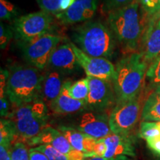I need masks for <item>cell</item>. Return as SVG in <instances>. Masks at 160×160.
<instances>
[{
  "mask_svg": "<svg viewBox=\"0 0 160 160\" xmlns=\"http://www.w3.org/2000/svg\"><path fill=\"white\" fill-rule=\"evenodd\" d=\"M89 93L86 100V109L102 112L116 103L113 84L111 81L88 77Z\"/></svg>",
  "mask_w": 160,
  "mask_h": 160,
  "instance_id": "9",
  "label": "cell"
},
{
  "mask_svg": "<svg viewBox=\"0 0 160 160\" xmlns=\"http://www.w3.org/2000/svg\"><path fill=\"white\" fill-rule=\"evenodd\" d=\"M85 160H135L133 158L126 157V156H120V157H113V158H105V157H93L90 158H86Z\"/></svg>",
  "mask_w": 160,
  "mask_h": 160,
  "instance_id": "39",
  "label": "cell"
},
{
  "mask_svg": "<svg viewBox=\"0 0 160 160\" xmlns=\"http://www.w3.org/2000/svg\"><path fill=\"white\" fill-rule=\"evenodd\" d=\"M157 160H160V157H157Z\"/></svg>",
  "mask_w": 160,
  "mask_h": 160,
  "instance_id": "43",
  "label": "cell"
},
{
  "mask_svg": "<svg viewBox=\"0 0 160 160\" xmlns=\"http://www.w3.org/2000/svg\"><path fill=\"white\" fill-rule=\"evenodd\" d=\"M10 100L7 97L0 99V114L2 117H8L10 114Z\"/></svg>",
  "mask_w": 160,
  "mask_h": 160,
  "instance_id": "35",
  "label": "cell"
},
{
  "mask_svg": "<svg viewBox=\"0 0 160 160\" xmlns=\"http://www.w3.org/2000/svg\"><path fill=\"white\" fill-rule=\"evenodd\" d=\"M153 17H155L156 19H160V9L159 10V11H158L154 16H153Z\"/></svg>",
  "mask_w": 160,
  "mask_h": 160,
  "instance_id": "41",
  "label": "cell"
},
{
  "mask_svg": "<svg viewBox=\"0 0 160 160\" xmlns=\"http://www.w3.org/2000/svg\"><path fill=\"white\" fill-rule=\"evenodd\" d=\"M63 85L61 73L54 70L49 71L44 77L41 99L46 105L50 106L53 101L59 97Z\"/></svg>",
  "mask_w": 160,
  "mask_h": 160,
  "instance_id": "19",
  "label": "cell"
},
{
  "mask_svg": "<svg viewBox=\"0 0 160 160\" xmlns=\"http://www.w3.org/2000/svg\"><path fill=\"white\" fill-rule=\"evenodd\" d=\"M73 42L86 54L109 59L115 53L116 37L111 29L99 21H88L72 33Z\"/></svg>",
  "mask_w": 160,
  "mask_h": 160,
  "instance_id": "3",
  "label": "cell"
},
{
  "mask_svg": "<svg viewBox=\"0 0 160 160\" xmlns=\"http://www.w3.org/2000/svg\"><path fill=\"white\" fill-rule=\"evenodd\" d=\"M102 139L107 146V151L104 157L105 158H113L120 156L134 158L137 155L134 142L129 134H116L112 133Z\"/></svg>",
  "mask_w": 160,
  "mask_h": 160,
  "instance_id": "15",
  "label": "cell"
},
{
  "mask_svg": "<svg viewBox=\"0 0 160 160\" xmlns=\"http://www.w3.org/2000/svg\"><path fill=\"white\" fill-rule=\"evenodd\" d=\"M142 52L146 63L151 62L160 56V19L150 17L148 25L141 41Z\"/></svg>",
  "mask_w": 160,
  "mask_h": 160,
  "instance_id": "12",
  "label": "cell"
},
{
  "mask_svg": "<svg viewBox=\"0 0 160 160\" xmlns=\"http://www.w3.org/2000/svg\"><path fill=\"white\" fill-rule=\"evenodd\" d=\"M134 0H105V9L109 12L129 5Z\"/></svg>",
  "mask_w": 160,
  "mask_h": 160,
  "instance_id": "31",
  "label": "cell"
},
{
  "mask_svg": "<svg viewBox=\"0 0 160 160\" xmlns=\"http://www.w3.org/2000/svg\"><path fill=\"white\" fill-rule=\"evenodd\" d=\"M77 129L97 139H103L112 133L107 115L97 111L86 112L82 115Z\"/></svg>",
  "mask_w": 160,
  "mask_h": 160,
  "instance_id": "11",
  "label": "cell"
},
{
  "mask_svg": "<svg viewBox=\"0 0 160 160\" xmlns=\"http://www.w3.org/2000/svg\"><path fill=\"white\" fill-rule=\"evenodd\" d=\"M8 78V71L5 69H1L0 73V97L1 98L6 97V88H7Z\"/></svg>",
  "mask_w": 160,
  "mask_h": 160,
  "instance_id": "33",
  "label": "cell"
},
{
  "mask_svg": "<svg viewBox=\"0 0 160 160\" xmlns=\"http://www.w3.org/2000/svg\"><path fill=\"white\" fill-rule=\"evenodd\" d=\"M30 145H50L57 151L67 156L73 148L68 140L59 130L47 126L37 137L28 142Z\"/></svg>",
  "mask_w": 160,
  "mask_h": 160,
  "instance_id": "16",
  "label": "cell"
},
{
  "mask_svg": "<svg viewBox=\"0 0 160 160\" xmlns=\"http://www.w3.org/2000/svg\"><path fill=\"white\" fill-rule=\"evenodd\" d=\"M48 117L47 105L39 99L17 107L8 117L14 125L16 139L28 142L47 127Z\"/></svg>",
  "mask_w": 160,
  "mask_h": 160,
  "instance_id": "5",
  "label": "cell"
},
{
  "mask_svg": "<svg viewBox=\"0 0 160 160\" xmlns=\"http://www.w3.org/2000/svg\"><path fill=\"white\" fill-rule=\"evenodd\" d=\"M76 0H62L61 3V11L62 13L68 10L73 5Z\"/></svg>",
  "mask_w": 160,
  "mask_h": 160,
  "instance_id": "40",
  "label": "cell"
},
{
  "mask_svg": "<svg viewBox=\"0 0 160 160\" xmlns=\"http://www.w3.org/2000/svg\"><path fill=\"white\" fill-rule=\"evenodd\" d=\"M44 76L33 66L13 65L8 71L6 93L17 107L41 99Z\"/></svg>",
  "mask_w": 160,
  "mask_h": 160,
  "instance_id": "4",
  "label": "cell"
},
{
  "mask_svg": "<svg viewBox=\"0 0 160 160\" xmlns=\"http://www.w3.org/2000/svg\"><path fill=\"white\" fill-rule=\"evenodd\" d=\"M156 92H157V93H160V85H158L157 88H156V90H155Z\"/></svg>",
  "mask_w": 160,
  "mask_h": 160,
  "instance_id": "42",
  "label": "cell"
},
{
  "mask_svg": "<svg viewBox=\"0 0 160 160\" xmlns=\"http://www.w3.org/2000/svg\"><path fill=\"white\" fill-rule=\"evenodd\" d=\"M12 160H30L29 150L22 142H17L11 147Z\"/></svg>",
  "mask_w": 160,
  "mask_h": 160,
  "instance_id": "28",
  "label": "cell"
},
{
  "mask_svg": "<svg viewBox=\"0 0 160 160\" xmlns=\"http://www.w3.org/2000/svg\"><path fill=\"white\" fill-rule=\"evenodd\" d=\"M52 21L49 13L42 11L34 12L16 19L12 29L19 41H28L49 33Z\"/></svg>",
  "mask_w": 160,
  "mask_h": 160,
  "instance_id": "7",
  "label": "cell"
},
{
  "mask_svg": "<svg viewBox=\"0 0 160 160\" xmlns=\"http://www.w3.org/2000/svg\"><path fill=\"white\" fill-rule=\"evenodd\" d=\"M42 11L58 17L62 13V0H37Z\"/></svg>",
  "mask_w": 160,
  "mask_h": 160,
  "instance_id": "25",
  "label": "cell"
},
{
  "mask_svg": "<svg viewBox=\"0 0 160 160\" xmlns=\"http://www.w3.org/2000/svg\"><path fill=\"white\" fill-rule=\"evenodd\" d=\"M142 121L160 122V93L153 92L146 99L142 110Z\"/></svg>",
  "mask_w": 160,
  "mask_h": 160,
  "instance_id": "20",
  "label": "cell"
},
{
  "mask_svg": "<svg viewBox=\"0 0 160 160\" xmlns=\"http://www.w3.org/2000/svg\"><path fill=\"white\" fill-rule=\"evenodd\" d=\"M37 151L42 152L49 160H69L67 156L57 151L50 145H41L33 148Z\"/></svg>",
  "mask_w": 160,
  "mask_h": 160,
  "instance_id": "27",
  "label": "cell"
},
{
  "mask_svg": "<svg viewBox=\"0 0 160 160\" xmlns=\"http://www.w3.org/2000/svg\"><path fill=\"white\" fill-rule=\"evenodd\" d=\"M140 6L138 0H134L125 7L109 12L108 17L110 29L128 53H135L145 32Z\"/></svg>",
  "mask_w": 160,
  "mask_h": 160,
  "instance_id": "1",
  "label": "cell"
},
{
  "mask_svg": "<svg viewBox=\"0 0 160 160\" xmlns=\"http://www.w3.org/2000/svg\"><path fill=\"white\" fill-rule=\"evenodd\" d=\"M58 130L68 140L73 148L85 153L86 158L93 157V149L98 139L67 126H60Z\"/></svg>",
  "mask_w": 160,
  "mask_h": 160,
  "instance_id": "17",
  "label": "cell"
},
{
  "mask_svg": "<svg viewBox=\"0 0 160 160\" xmlns=\"http://www.w3.org/2000/svg\"><path fill=\"white\" fill-rule=\"evenodd\" d=\"M140 110L139 97L130 101L116 103L109 117V125L112 133L129 134L139 119Z\"/></svg>",
  "mask_w": 160,
  "mask_h": 160,
  "instance_id": "8",
  "label": "cell"
},
{
  "mask_svg": "<svg viewBox=\"0 0 160 160\" xmlns=\"http://www.w3.org/2000/svg\"><path fill=\"white\" fill-rule=\"evenodd\" d=\"M138 2L149 18L154 16L160 9V0H138Z\"/></svg>",
  "mask_w": 160,
  "mask_h": 160,
  "instance_id": "29",
  "label": "cell"
},
{
  "mask_svg": "<svg viewBox=\"0 0 160 160\" xmlns=\"http://www.w3.org/2000/svg\"><path fill=\"white\" fill-rule=\"evenodd\" d=\"M139 136L148 140L160 137V125L158 122L142 121L140 124Z\"/></svg>",
  "mask_w": 160,
  "mask_h": 160,
  "instance_id": "23",
  "label": "cell"
},
{
  "mask_svg": "<svg viewBox=\"0 0 160 160\" xmlns=\"http://www.w3.org/2000/svg\"><path fill=\"white\" fill-rule=\"evenodd\" d=\"M71 85V82H65L59 97L50 105L52 111L55 113L61 114L73 113L86 108V102L75 99L70 96L68 89Z\"/></svg>",
  "mask_w": 160,
  "mask_h": 160,
  "instance_id": "18",
  "label": "cell"
},
{
  "mask_svg": "<svg viewBox=\"0 0 160 160\" xmlns=\"http://www.w3.org/2000/svg\"><path fill=\"white\" fill-rule=\"evenodd\" d=\"M146 78L152 86L160 85V56L151 62L146 72Z\"/></svg>",
  "mask_w": 160,
  "mask_h": 160,
  "instance_id": "24",
  "label": "cell"
},
{
  "mask_svg": "<svg viewBox=\"0 0 160 160\" xmlns=\"http://www.w3.org/2000/svg\"><path fill=\"white\" fill-rule=\"evenodd\" d=\"M159 122V124L160 125V122Z\"/></svg>",
  "mask_w": 160,
  "mask_h": 160,
  "instance_id": "44",
  "label": "cell"
},
{
  "mask_svg": "<svg viewBox=\"0 0 160 160\" xmlns=\"http://www.w3.org/2000/svg\"><path fill=\"white\" fill-rule=\"evenodd\" d=\"M71 43L78 64L85 71L88 77L113 81L116 68L111 62L105 58L91 57L84 53L74 43Z\"/></svg>",
  "mask_w": 160,
  "mask_h": 160,
  "instance_id": "10",
  "label": "cell"
},
{
  "mask_svg": "<svg viewBox=\"0 0 160 160\" xmlns=\"http://www.w3.org/2000/svg\"><path fill=\"white\" fill-rule=\"evenodd\" d=\"M148 148L157 157H160V137L146 140Z\"/></svg>",
  "mask_w": 160,
  "mask_h": 160,
  "instance_id": "32",
  "label": "cell"
},
{
  "mask_svg": "<svg viewBox=\"0 0 160 160\" xmlns=\"http://www.w3.org/2000/svg\"><path fill=\"white\" fill-rule=\"evenodd\" d=\"M13 31L12 27L6 26L1 23L0 25V45L1 49H5L8 44L9 43L10 40L13 37Z\"/></svg>",
  "mask_w": 160,
  "mask_h": 160,
  "instance_id": "30",
  "label": "cell"
},
{
  "mask_svg": "<svg viewBox=\"0 0 160 160\" xmlns=\"http://www.w3.org/2000/svg\"><path fill=\"white\" fill-rule=\"evenodd\" d=\"M69 160H85L86 159V155L83 152L78 151L74 148L67 155Z\"/></svg>",
  "mask_w": 160,
  "mask_h": 160,
  "instance_id": "38",
  "label": "cell"
},
{
  "mask_svg": "<svg viewBox=\"0 0 160 160\" xmlns=\"http://www.w3.org/2000/svg\"><path fill=\"white\" fill-rule=\"evenodd\" d=\"M48 65L61 73H71L79 67L71 43L59 44L50 57Z\"/></svg>",
  "mask_w": 160,
  "mask_h": 160,
  "instance_id": "13",
  "label": "cell"
},
{
  "mask_svg": "<svg viewBox=\"0 0 160 160\" xmlns=\"http://www.w3.org/2000/svg\"><path fill=\"white\" fill-rule=\"evenodd\" d=\"M97 6L98 0H76L68 10L57 17L65 25L82 22L94 16Z\"/></svg>",
  "mask_w": 160,
  "mask_h": 160,
  "instance_id": "14",
  "label": "cell"
},
{
  "mask_svg": "<svg viewBox=\"0 0 160 160\" xmlns=\"http://www.w3.org/2000/svg\"><path fill=\"white\" fill-rule=\"evenodd\" d=\"M68 93L73 99L86 102L89 93V86L88 78L82 79L71 84L68 89Z\"/></svg>",
  "mask_w": 160,
  "mask_h": 160,
  "instance_id": "22",
  "label": "cell"
},
{
  "mask_svg": "<svg viewBox=\"0 0 160 160\" xmlns=\"http://www.w3.org/2000/svg\"><path fill=\"white\" fill-rule=\"evenodd\" d=\"M30 160H49L47 156L44 154L42 152L37 151L35 148H31L29 150Z\"/></svg>",
  "mask_w": 160,
  "mask_h": 160,
  "instance_id": "36",
  "label": "cell"
},
{
  "mask_svg": "<svg viewBox=\"0 0 160 160\" xmlns=\"http://www.w3.org/2000/svg\"><path fill=\"white\" fill-rule=\"evenodd\" d=\"M62 39L60 36L47 33L28 41H19L18 45L24 59L31 66L42 70L48 65L52 53Z\"/></svg>",
  "mask_w": 160,
  "mask_h": 160,
  "instance_id": "6",
  "label": "cell"
},
{
  "mask_svg": "<svg viewBox=\"0 0 160 160\" xmlns=\"http://www.w3.org/2000/svg\"><path fill=\"white\" fill-rule=\"evenodd\" d=\"M16 139V131L13 122L2 118L0 120V145L11 146Z\"/></svg>",
  "mask_w": 160,
  "mask_h": 160,
  "instance_id": "21",
  "label": "cell"
},
{
  "mask_svg": "<svg viewBox=\"0 0 160 160\" xmlns=\"http://www.w3.org/2000/svg\"><path fill=\"white\" fill-rule=\"evenodd\" d=\"M115 68L112 83L116 103L139 97L147 72V63L142 55L139 53H129L118 62Z\"/></svg>",
  "mask_w": 160,
  "mask_h": 160,
  "instance_id": "2",
  "label": "cell"
},
{
  "mask_svg": "<svg viewBox=\"0 0 160 160\" xmlns=\"http://www.w3.org/2000/svg\"><path fill=\"white\" fill-rule=\"evenodd\" d=\"M106 151H107V146L104 142L102 139H98L97 144H96L94 149H93V157H105Z\"/></svg>",
  "mask_w": 160,
  "mask_h": 160,
  "instance_id": "34",
  "label": "cell"
},
{
  "mask_svg": "<svg viewBox=\"0 0 160 160\" xmlns=\"http://www.w3.org/2000/svg\"><path fill=\"white\" fill-rule=\"evenodd\" d=\"M18 14L16 6L7 0H0V18L2 20L14 19Z\"/></svg>",
  "mask_w": 160,
  "mask_h": 160,
  "instance_id": "26",
  "label": "cell"
},
{
  "mask_svg": "<svg viewBox=\"0 0 160 160\" xmlns=\"http://www.w3.org/2000/svg\"><path fill=\"white\" fill-rule=\"evenodd\" d=\"M0 160H12L11 146L0 145Z\"/></svg>",
  "mask_w": 160,
  "mask_h": 160,
  "instance_id": "37",
  "label": "cell"
}]
</instances>
